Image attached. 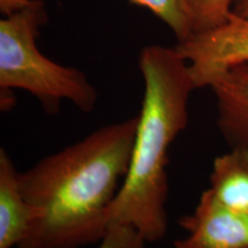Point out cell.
<instances>
[{
  "label": "cell",
  "mask_w": 248,
  "mask_h": 248,
  "mask_svg": "<svg viewBox=\"0 0 248 248\" xmlns=\"http://www.w3.org/2000/svg\"><path fill=\"white\" fill-rule=\"evenodd\" d=\"M139 115L111 123L18 173L24 198L43 215L16 248L100 243L128 175Z\"/></svg>",
  "instance_id": "1"
},
{
  "label": "cell",
  "mask_w": 248,
  "mask_h": 248,
  "mask_svg": "<svg viewBox=\"0 0 248 248\" xmlns=\"http://www.w3.org/2000/svg\"><path fill=\"white\" fill-rule=\"evenodd\" d=\"M139 69L144 98L128 175L109 210V229L130 226L145 243H156L168 226V150L187 126L188 100L195 86L187 62L175 47H144Z\"/></svg>",
  "instance_id": "2"
},
{
  "label": "cell",
  "mask_w": 248,
  "mask_h": 248,
  "mask_svg": "<svg viewBox=\"0 0 248 248\" xmlns=\"http://www.w3.org/2000/svg\"><path fill=\"white\" fill-rule=\"evenodd\" d=\"M47 20L44 1L31 0L20 11L0 20V88L26 90L38 98L48 114H55L61 101L69 100L84 113H91L98 92L82 70L64 67L38 51V28Z\"/></svg>",
  "instance_id": "3"
},
{
  "label": "cell",
  "mask_w": 248,
  "mask_h": 248,
  "mask_svg": "<svg viewBox=\"0 0 248 248\" xmlns=\"http://www.w3.org/2000/svg\"><path fill=\"white\" fill-rule=\"evenodd\" d=\"M195 89L209 86L232 67L248 63V20L231 11L221 26L177 42Z\"/></svg>",
  "instance_id": "4"
},
{
  "label": "cell",
  "mask_w": 248,
  "mask_h": 248,
  "mask_svg": "<svg viewBox=\"0 0 248 248\" xmlns=\"http://www.w3.org/2000/svg\"><path fill=\"white\" fill-rule=\"evenodd\" d=\"M178 225L187 231L185 240L194 248H248V213L223 204L209 188Z\"/></svg>",
  "instance_id": "5"
},
{
  "label": "cell",
  "mask_w": 248,
  "mask_h": 248,
  "mask_svg": "<svg viewBox=\"0 0 248 248\" xmlns=\"http://www.w3.org/2000/svg\"><path fill=\"white\" fill-rule=\"evenodd\" d=\"M216 98L217 126L230 148L248 151V63L230 68L209 85Z\"/></svg>",
  "instance_id": "6"
},
{
  "label": "cell",
  "mask_w": 248,
  "mask_h": 248,
  "mask_svg": "<svg viewBox=\"0 0 248 248\" xmlns=\"http://www.w3.org/2000/svg\"><path fill=\"white\" fill-rule=\"evenodd\" d=\"M18 172L5 148L0 150V248L17 247L42 217L20 188Z\"/></svg>",
  "instance_id": "7"
},
{
  "label": "cell",
  "mask_w": 248,
  "mask_h": 248,
  "mask_svg": "<svg viewBox=\"0 0 248 248\" xmlns=\"http://www.w3.org/2000/svg\"><path fill=\"white\" fill-rule=\"evenodd\" d=\"M216 199L238 212L248 213V151L230 148L215 157L210 187Z\"/></svg>",
  "instance_id": "8"
},
{
  "label": "cell",
  "mask_w": 248,
  "mask_h": 248,
  "mask_svg": "<svg viewBox=\"0 0 248 248\" xmlns=\"http://www.w3.org/2000/svg\"><path fill=\"white\" fill-rule=\"evenodd\" d=\"M141 6L162 20L175 33L177 42L191 35V24L185 0H129Z\"/></svg>",
  "instance_id": "9"
},
{
  "label": "cell",
  "mask_w": 248,
  "mask_h": 248,
  "mask_svg": "<svg viewBox=\"0 0 248 248\" xmlns=\"http://www.w3.org/2000/svg\"><path fill=\"white\" fill-rule=\"evenodd\" d=\"M192 33L221 26L231 13L233 0H185ZM191 33V35H192Z\"/></svg>",
  "instance_id": "10"
},
{
  "label": "cell",
  "mask_w": 248,
  "mask_h": 248,
  "mask_svg": "<svg viewBox=\"0 0 248 248\" xmlns=\"http://www.w3.org/2000/svg\"><path fill=\"white\" fill-rule=\"evenodd\" d=\"M145 244L135 229L117 225L108 230L97 248H145Z\"/></svg>",
  "instance_id": "11"
},
{
  "label": "cell",
  "mask_w": 248,
  "mask_h": 248,
  "mask_svg": "<svg viewBox=\"0 0 248 248\" xmlns=\"http://www.w3.org/2000/svg\"><path fill=\"white\" fill-rule=\"evenodd\" d=\"M31 0H0V12L5 15H9L20 11Z\"/></svg>",
  "instance_id": "12"
},
{
  "label": "cell",
  "mask_w": 248,
  "mask_h": 248,
  "mask_svg": "<svg viewBox=\"0 0 248 248\" xmlns=\"http://www.w3.org/2000/svg\"><path fill=\"white\" fill-rule=\"evenodd\" d=\"M232 12L238 16L248 20V0H234Z\"/></svg>",
  "instance_id": "13"
},
{
  "label": "cell",
  "mask_w": 248,
  "mask_h": 248,
  "mask_svg": "<svg viewBox=\"0 0 248 248\" xmlns=\"http://www.w3.org/2000/svg\"><path fill=\"white\" fill-rule=\"evenodd\" d=\"M173 248H194V247H192L191 245L186 243L185 239H179V240L173 241Z\"/></svg>",
  "instance_id": "14"
}]
</instances>
